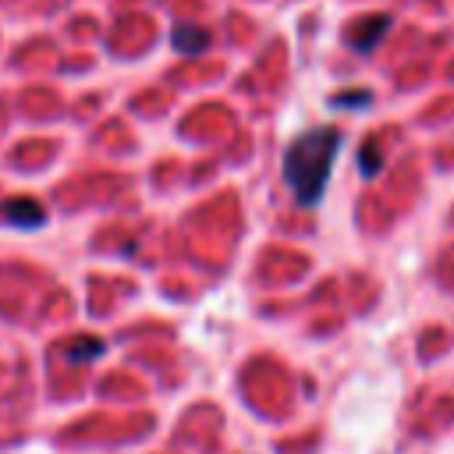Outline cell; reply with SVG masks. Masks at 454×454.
I'll list each match as a JSON object with an SVG mask.
<instances>
[{"label":"cell","instance_id":"obj_1","mask_svg":"<svg viewBox=\"0 0 454 454\" xmlns=\"http://www.w3.org/2000/svg\"><path fill=\"white\" fill-rule=\"evenodd\" d=\"M340 145H344V135L337 128H309L287 145L284 181H287L291 195L298 199V206H305V209L319 206Z\"/></svg>","mask_w":454,"mask_h":454},{"label":"cell","instance_id":"obj_2","mask_svg":"<svg viewBox=\"0 0 454 454\" xmlns=\"http://www.w3.org/2000/svg\"><path fill=\"white\" fill-rule=\"evenodd\" d=\"M390 25H394L390 14H365L362 21H355V25L348 28V46H351L355 53H372V50L383 43V35L390 32Z\"/></svg>","mask_w":454,"mask_h":454},{"label":"cell","instance_id":"obj_3","mask_svg":"<svg viewBox=\"0 0 454 454\" xmlns=\"http://www.w3.org/2000/svg\"><path fill=\"white\" fill-rule=\"evenodd\" d=\"M0 216H4L7 223L21 227V231H35V227H43L46 209H43L35 199H7V202L0 206Z\"/></svg>","mask_w":454,"mask_h":454},{"label":"cell","instance_id":"obj_4","mask_svg":"<svg viewBox=\"0 0 454 454\" xmlns=\"http://www.w3.org/2000/svg\"><path fill=\"white\" fill-rule=\"evenodd\" d=\"M170 43H174L177 53L195 57V53H202V50L209 46V32H206V28H195V25H177V28L170 32Z\"/></svg>","mask_w":454,"mask_h":454},{"label":"cell","instance_id":"obj_5","mask_svg":"<svg viewBox=\"0 0 454 454\" xmlns=\"http://www.w3.org/2000/svg\"><path fill=\"white\" fill-rule=\"evenodd\" d=\"M99 355H103V340H96V337H78L67 348L71 362H89V358H99Z\"/></svg>","mask_w":454,"mask_h":454},{"label":"cell","instance_id":"obj_6","mask_svg":"<svg viewBox=\"0 0 454 454\" xmlns=\"http://www.w3.org/2000/svg\"><path fill=\"white\" fill-rule=\"evenodd\" d=\"M358 167H362V174H365V177H376V174H380L383 156H380V149H376L372 142H365V145L358 149Z\"/></svg>","mask_w":454,"mask_h":454},{"label":"cell","instance_id":"obj_7","mask_svg":"<svg viewBox=\"0 0 454 454\" xmlns=\"http://www.w3.org/2000/svg\"><path fill=\"white\" fill-rule=\"evenodd\" d=\"M369 99H372L369 92H358V96H337L333 103H337V106H355V103H358V106H369Z\"/></svg>","mask_w":454,"mask_h":454}]
</instances>
